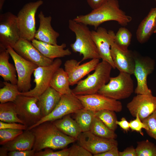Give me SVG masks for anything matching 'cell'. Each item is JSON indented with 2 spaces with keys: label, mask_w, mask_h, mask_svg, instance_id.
I'll list each match as a JSON object with an SVG mask.
<instances>
[{
  "label": "cell",
  "mask_w": 156,
  "mask_h": 156,
  "mask_svg": "<svg viewBox=\"0 0 156 156\" xmlns=\"http://www.w3.org/2000/svg\"><path fill=\"white\" fill-rule=\"evenodd\" d=\"M73 19L96 29L101 24L111 21H116L125 27L132 21V18L120 8L118 0H109L89 13L77 16Z\"/></svg>",
  "instance_id": "obj_1"
},
{
  "label": "cell",
  "mask_w": 156,
  "mask_h": 156,
  "mask_svg": "<svg viewBox=\"0 0 156 156\" xmlns=\"http://www.w3.org/2000/svg\"><path fill=\"white\" fill-rule=\"evenodd\" d=\"M35 136V153L47 148L63 149L77 140L60 131L52 122H44L30 130Z\"/></svg>",
  "instance_id": "obj_2"
},
{
  "label": "cell",
  "mask_w": 156,
  "mask_h": 156,
  "mask_svg": "<svg viewBox=\"0 0 156 156\" xmlns=\"http://www.w3.org/2000/svg\"><path fill=\"white\" fill-rule=\"evenodd\" d=\"M68 26L75 35V41L70 44V47L74 52L79 53L80 55H83L81 62L88 59H101L91 31L87 25L70 19Z\"/></svg>",
  "instance_id": "obj_3"
},
{
  "label": "cell",
  "mask_w": 156,
  "mask_h": 156,
  "mask_svg": "<svg viewBox=\"0 0 156 156\" xmlns=\"http://www.w3.org/2000/svg\"><path fill=\"white\" fill-rule=\"evenodd\" d=\"M112 66L107 62L102 60L98 64L93 73L84 79L80 80L72 89L76 95L92 94L98 91L109 81Z\"/></svg>",
  "instance_id": "obj_4"
},
{
  "label": "cell",
  "mask_w": 156,
  "mask_h": 156,
  "mask_svg": "<svg viewBox=\"0 0 156 156\" xmlns=\"http://www.w3.org/2000/svg\"><path fill=\"white\" fill-rule=\"evenodd\" d=\"M134 92V84L131 75L122 72L108 82L98 93L110 98L119 100L129 97Z\"/></svg>",
  "instance_id": "obj_5"
},
{
  "label": "cell",
  "mask_w": 156,
  "mask_h": 156,
  "mask_svg": "<svg viewBox=\"0 0 156 156\" xmlns=\"http://www.w3.org/2000/svg\"><path fill=\"white\" fill-rule=\"evenodd\" d=\"M43 4L41 0L27 3L18 12L17 20L21 38L31 41L35 39L36 31L35 15L38 8Z\"/></svg>",
  "instance_id": "obj_6"
},
{
  "label": "cell",
  "mask_w": 156,
  "mask_h": 156,
  "mask_svg": "<svg viewBox=\"0 0 156 156\" xmlns=\"http://www.w3.org/2000/svg\"><path fill=\"white\" fill-rule=\"evenodd\" d=\"M62 63V60L57 58L50 65L38 66L33 73L34 78V82L35 83V87L26 92H20L19 95L34 97L38 99L50 86V82L54 73L60 67Z\"/></svg>",
  "instance_id": "obj_7"
},
{
  "label": "cell",
  "mask_w": 156,
  "mask_h": 156,
  "mask_svg": "<svg viewBox=\"0 0 156 156\" xmlns=\"http://www.w3.org/2000/svg\"><path fill=\"white\" fill-rule=\"evenodd\" d=\"M38 101L36 97L19 95L14 102L18 118L28 128L42 118Z\"/></svg>",
  "instance_id": "obj_8"
},
{
  "label": "cell",
  "mask_w": 156,
  "mask_h": 156,
  "mask_svg": "<svg viewBox=\"0 0 156 156\" xmlns=\"http://www.w3.org/2000/svg\"><path fill=\"white\" fill-rule=\"evenodd\" d=\"M83 107L81 101L73 93L62 95L60 101L52 111L27 130H30L44 122H53L66 115L75 113Z\"/></svg>",
  "instance_id": "obj_9"
},
{
  "label": "cell",
  "mask_w": 156,
  "mask_h": 156,
  "mask_svg": "<svg viewBox=\"0 0 156 156\" xmlns=\"http://www.w3.org/2000/svg\"><path fill=\"white\" fill-rule=\"evenodd\" d=\"M16 16L7 12L0 15V50L14 46L20 38Z\"/></svg>",
  "instance_id": "obj_10"
},
{
  "label": "cell",
  "mask_w": 156,
  "mask_h": 156,
  "mask_svg": "<svg viewBox=\"0 0 156 156\" xmlns=\"http://www.w3.org/2000/svg\"><path fill=\"white\" fill-rule=\"evenodd\" d=\"M135 66L133 74L137 81V86L134 92L137 94H152L148 87L147 78L153 71L155 62L148 56H142L134 52Z\"/></svg>",
  "instance_id": "obj_11"
},
{
  "label": "cell",
  "mask_w": 156,
  "mask_h": 156,
  "mask_svg": "<svg viewBox=\"0 0 156 156\" xmlns=\"http://www.w3.org/2000/svg\"><path fill=\"white\" fill-rule=\"evenodd\" d=\"M7 50L13 60L18 75L17 85L20 92H25L30 90L31 76L38 66L28 61L17 54L12 48L9 47Z\"/></svg>",
  "instance_id": "obj_12"
},
{
  "label": "cell",
  "mask_w": 156,
  "mask_h": 156,
  "mask_svg": "<svg viewBox=\"0 0 156 156\" xmlns=\"http://www.w3.org/2000/svg\"><path fill=\"white\" fill-rule=\"evenodd\" d=\"M76 96L83 107L95 112L108 110L118 112L122 109V104L119 101L98 93Z\"/></svg>",
  "instance_id": "obj_13"
},
{
  "label": "cell",
  "mask_w": 156,
  "mask_h": 156,
  "mask_svg": "<svg viewBox=\"0 0 156 156\" xmlns=\"http://www.w3.org/2000/svg\"><path fill=\"white\" fill-rule=\"evenodd\" d=\"M79 145L93 155L105 152L118 146V141L97 136L90 131L82 132L77 139Z\"/></svg>",
  "instance_id": "obj_14"
},
{
  "label": "cell",
  "mask_w": 156,
  "mask_h": 156,
  "mask_svg": "<svg viewBox=\"0 0 156 156\" xmlns=\"http://www.w3.org/2000/svg\"><path fill=\"white\" fill-rule=\"evenodd\" d=\"M127 105L130 113L135 117L137 114L142 121L156 110V96L150 94H137Z\"/></svg>",
  "instance_id": "obj_15"
},
{
  "label": "cell",
  "mask_w": 156,
  "mask_h": 156,
  "mask_svg": "<svg viewBox=\"0 0 156 156\" xmlns=\"http://www.w3.org/2000/svg\"><path fill=\"white\" fill-rule=\"evenodd\" d=\"M93 39L96 46L101 58L109 63L116 68L110 53L112 44L114 42L115 34L114 31H107L103 27H98L96 31H91Z\"/></svg>",
  "instance_id": "obj_16"
},
{
  "label": "cell",
  "mask_w": 156,
  "mask_h": 156,
  "mask_svg": "<svg viewBox=\"0 0 156 156\" xmlns=\"http://www.w3.org/2000/svg\"><path fill=\"white\" fill-rule=\"evenodd\" d=\"M99 60L92 59L80 64L81 62L75 59L66 60L64 64V69L68 75L70 86L77 84L84 77L94 70L100 62Z\"/></svg>",
  "instance_id": "obj_17"
},
{
  "label": "cell",
  "mask_w": 156,
  "mask_h": 156,
  "mask_svg": "<svg viewBox=\"0 0 156 156\" xmlns=\"http://www.w3.org/2000/svg\"><path fill=\"white\" fill-rule=\"evenodd\" d=\"M13 49L23 58L38 66H48L53 61V59L43 55L33 45L31 41L27 40L20 38Z\"/></svg>",
  "instance_id": "obj_18"
},
{
  "label": "cell",
  "mask_w": 156,
  "mask_h": 156,
  "mask_svg": "<svg viewBox=\"0 0 156 156\" xmlns=\"http://www.w3.org/2000/svg\"><path fill=\"white\" fill-rule=\"evenodd\" d=\"M110 53L116 68L120 72L133 74L135 66L133 52L121 49L114 42L111 45Z\"/></svg>",
  "instance_id": "obj_19"
},
{
  "label": "cell",
  "mask_w": 156,
  "mask_h": 156,
  "mask_svg": "<svg viewBox=\"0 0 156 156\" xmlns=\"http://www.w3.org/2000/svg\"><path fill=\"white\" fill-rule=\"evenodd\" d=\"M38 16L40 24L35 34V39L50 44L57 45V38L60 34L55 31L51 25V16H45L43 12L40 11Z\"/></svg>",
  "instance_id": "obj_20"
},
{
  "label": "cell",
  "mask_w": 156,
  "mask_h": 156,
  "mask_svg": "<svg viewBox=\"0 0 156 156\" xmlns=\"http://www.w3.org/2000/svg\"><path fill=\"white\" fill-rule=\"evenodd\" d=\"M156 33V7L152 8L139 25L136 32L138 41L141 44L147 42Z\"/></svg>",
  "instance_id": "obj_21"
},
{
  "label": "cell",
  "mask_w": 156,
  "mask_h": 156,
  "mask_svg": "<svg viewBox=\"0 0 156 156\" xmlns=\"http://www.w3.org/2000/svg\"><path fill=\"white\" fill-rule=\"evenodd\" d=\"M33 45L44 56L52 59L70 55L71 52L69 49H65L66 45L63 43L60 45H53L35 39L31 41Z\"/></svg>",
  "instance_id": "obj_22"
},
{
  "label": "cell",
  "mask_w": 156,
  "mask_h": 156,
  "mask_svg": "<svg viewBox=\"0 0 156 156\" xmlns=\"http://www.w3.org/2000/svg\"><path fill=\"white\" fill-rule=\"evenodd\" d=\"M62 95L49 86L38 99L37 104L42 117L50 113L60 101Z\"/></svg>",
  "instance_id": "obj_23"
},
{
  "label": "cell",
  "mask_w": 156,
  "mask_h": 156,
  "mask_svg": "<svg viewBox=\"0 0 156 156\" xmlns=\"http://www.w3.org/2000/svg\"><path fill=\"white\" fill-rule=\"evenodd\" d=\"M35 136L30 130H25L13 140L3 145L2 147L8 152L30 150L33 149Z\"/></svg>",
  "instance_id": "obj_24"
},
{
  "label": "cell",
  "mask_w": 156,
  "mask_h": 156,
  "mask_svg": "<svg viewBox=\"0 0 156 156\" xmlns=\"http://www.w3.org/2000/svg\"><path fill=\"white\" fill-rule=\"evenodd\" d=\"M10 55L7 49L0 50V75L5 81L17 84L16 70L15 66L9 62Z\"/></svg>",
  "instance_id": "obj_25"
},
{
  "label": "cell",
  "mask_w": 156,
  "mask_h": 156,
  "mask_svg": "<svg viewBox=\"0 0 156 156\" xmlns=\"http://www.w3.org/2000/svg\"><path fill=\"white\" fill-rule=\"evenodd\" d=\"M67 74L62 68H59L54 73L51 80L50 86L62 95L70 94L72 90Z\"/></svg>",
  "instance_id": "obj_26"
},
{
  "label": "cell",
  "mask_w": 156,
  "mask_h": 156,
  "mask_svg": "<svg viewBox=\"0 0 156 156\" xmlns=\"http://www.w3.org/2000/svg\"><path fill=\"white\" fill-rule=\"evenodd\" d=\"M52 122L63 133L75 138L82 132L76 120L69 114Z\"/></svg>",
  "instance_id": "obj_27"
},
{
  "label": "cell",
  "mask_w": 156,
  "mask_h": 156,
  "mask_svg": "<svg viewBox=\"0 0 156 156\" xmlns=\"http://www.w3.org/2000/svg\"><path fill=\"white\" fill-rule=\"evenodd\" d=\"M0 120L6 123L17 122L24 124L18 116L15 103L12 102L0 104Z\"/></svg>",
  "instance_id": "obj_28"
},
{
  "label": "cell",
  "mask_w": 156,
  "mask_h": 156,
  "mask_svg": "<svg viewBox=\"0 0 156 156\" xmlns=\"http://www.w3.org/2000/svg\"><path fill=\"white\" fill-rule=\"evenodd\" d=\"M95 112L83 107L75 113V120L82 132L90 131L95 117Z\"/></svg>",
  "instance_id": "obj_29"
},
{
  "label": "cell",
  "mask_w": 156,
  "mask_h": 156,
  "mask_svg": "<svg viewBox=\"0 0 156 156\" xmlns=\"http://www.w3.org/2000/svg\"><path fill=\"white\" fill-rule=\"evenodd\" d=\"M90 131L97 136L106 138L115 139L117 136L115 131L109 128L95 116L91 124Z\"/></svg>",
  "instance_id": "obj_30"
},
{
  "label": "cell",
  "mask_w": 156,
  "mask_h": 156,
  "mask_svg": "<svg viewBox=\"0 0 156 156\" xmlns=\"http://www.w3.org/2000/svg\"><path fill=\"white\" fill-rule=\"evenodd\" d=\"M4 86L0 89V102L4 103L10 102H14L19 95L17 84L8 82H3Z\"/></svg>",
  "instance_id": "obj_31"
},
{
  "label": "cell",
  "mask_w": 156,
  "mask_h": 156,
  "mask_svg": "<svg viewBox=\"0 0 156 156\" xmlns=\"http://www.w3.org/2000/svg\"><path fill=\"white\" fill-rule=\"evenodd\" d=\"M132 34L130 31L124 27L119 29L115 34L114 42L120 49L124 50H128L130 44Z\"/></svg>",
  "instance_id": "obj_32"
},
{
  "label": "cell",
  "mask_w": 156,
  "mask_h": 156,
  "mask_svg": "<svg viewBox=\"0 0 156 156\" xmlns=\"http://www.w3.org/2000/svg\"><path fill=\"white\" fill-rule=\"evenodd\" d=\"M114 111L104 110L95 112V116L100 119L107 127L115 131L117 127V117Z\"/></svg>",
  "instance_id": "obj_33"
},
{
  "label": "cell",
  "mask_w": 156,
  "mask_h": 156,
  "mask_svg": "<svg viewBox=\"0 0 156 156\" xmlns=\"http://www.w3.org/2000/svg\"><path fill=\"white\" fill-rule=\"evenodd\" d=\"M137 156H156V145L148 140L137 142Z\"/></svg>",
  "instance_id": "obj_34"
},
{
  "label": "cell",
  "mask_w": 156,
  "mask_h": 156,
  "mask_svg": "<svg viewBox=\"0 0 156 156\" xmlns=\"http://www.w3.org/2000/svg\"><path fill=\"white\" fill-rule=\"evenodd\" d=\"M23 130L11 129H0V144L3 145L23 133Z\"/></svg>",
  "instance_id": "obj_35"
},
{
  "label": "cell",
  "mask_w": 156,
  "mask_h": 156,
  "mask_svg": "<svg viewBox=\"0 0 156 156\" xmlns=\"http://www.w3.org/2000/svg\"><path fill=\"white\" fill-rule=\"evenodd\" d=\"M142 121L146 126L147 134L156 140V110Z\"/></svg>",
  "instance_id": "obj_36"
},
{
  "label": "cell",
  "mask_w": 156,
  "mask_h": 156,
  "mask_svg": "<svg viewBox=\"0 0 156 156\" xmlns=\"http://www.w3.org/2000/svg\"><path fill=\"white\" fill-rule=\"evenodd\" d=\"M44 149V151L36 152L34 156H69V148H64L58 151H54L50 148Z\"/></svg>",
  "instance_id": "obj_37"
},
{
  "label": "cell",
  "mask_w": 156,
  "mask_h": 156,
  "mask_svg": "<svg viewBox=\"0 0 156 156\" xmlns=\"http://www.w3.org/2000/svg\"><path fill=\"white\" fill-rule=\"evenodd\" d=\"M92 154L81 145H73L69 148V156H92Z\"/></svg>",
  "instance_id": "obj_38"
},
{
  "label": "cell",
  "mask_w": 156,
  "mask_h": 156,
  "mask_svg": "<svg viewBox=\"0 0 156 156\" xmlns=\"http://www.w3.org/2000/svg\"><path fill=\"white\" fill-rule=\"evenodd\" d=\"M135 118V119L129 122L130 129L132 131H136L143 136L144 133L142 131V129L143 128L145 129L146 126L140 118L138 114H136Z\"/></svg>",
  "instance_id": "obj_39"
},
{
  "label": "cell",
  "mask_w": 156,
  "mask_h": 156,
  "mask_svg": "<svg viewBox=\"0 0 156 156\" xmlns=\"http://www.w3.org/2000/svg\"><path fill=\"white\" fill-rule=\"evenodd\" d=\"M28 127L25 125L17 122L6 123L0 121V129H11L26 130Z\"/></svg>",
  "instance_id": "obj_40"
},
{
  "label": "cell",
  "mask_w": 156,
  "mask_h": 156,
  "mask_svg": "<svg viewBox=\"0 0 156 156\" xmlns=\"http://www.w3.org/2000/svg\"><path fill=\"white\" fill-rule=\"evenodd\" d=\"M35 152L33 149L30 150L12 151L9 152V156H34Z\"/></svg>",
  "instance_id": "obj_41"
},
{
  "label": "cell",
  "mask_w": 156,
  "mask_h": 156,
  "mask_svg": "<svg viewBox=\"0 0 156 156\" xmlns=\"http://www.w3.org/2000/svg\"><path fill=\"white\" fill-rule=\"evenodd\" d=\"M118 146L112 148L103 153L93 155L94 156H119Z\"/></svg>",
  "instance_id": "obj_42"
},
{
  "label": "cell",
  "mask_w": 156,
  "mask_h": 156,
  "mask_svg": "<svg viewBox=\"0 0 156 156\" xmlns=\"http://www.w3.org/2000/svg\"><path fill=\"white\" fill-rule=\"evenodd\" d=\"M119 156H137L135 148L133 146L128 147L122 151H119Z\"/></svg>",
  "instance_id": "obj_43"
},
{
  "label": "cell",
  "mask_w": 156,
  "mask_h": 156,
  "mask_svg": "<svg viewBox=\"0 0 156 156\" xmlns=\"http://www.w3.org/2000/svg\"><path fill=\"white\" fill-rule=\"evenodd\" d=\"M88 5L92 9L102 5L109 0H86Z\"/></svg>",
  "instance_id": "obj_44"
},
{
  "label": "cell",
  "mask_w": 156,
  "mask_h": 156,
  "mask_svg": "<svg viewBox=\"0 0 156 156\" xmlns=\"http://www.w3.org/2000/svg\"><path fill=\"white\" fill-rule=\"evenodd\" d=\"M116 123L119 125L124 131L127 132L130 128L129 122L125 117H122L120 120L116 121Z\"/></svg>",
  "instance_id": "obj_45"
},
{
  "label": "cell",
  "mask_w": 156,
  "mask_h": 156,
  "mask_svg": "<svg viewBox=\"0 0 156 156\" xmlns=\"http://www.w3.org/2000/svg\"><path fill=\"white\" fill-rule=\"evenodd\" d=\"M8 151L5 149L3 147L0 148V156H8Z\"/></svg>",
  "instance_id": "obj_46"
},
{
  "label": "cell",
  "mask_w": 156,
  "mask_h": 156,
  "mask_svg": "<svg viewBox=\"0 0 156 156\" xmlns=\"http://www.w3.org/2000/svg\"><path fill=\"white\" fill-rule=\"evenodd\" d=\"M5 1V0H0V10L1 11Z\"/></svg>",
  "instance_id": "obj_47"
}]
</instances>
